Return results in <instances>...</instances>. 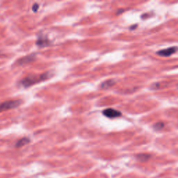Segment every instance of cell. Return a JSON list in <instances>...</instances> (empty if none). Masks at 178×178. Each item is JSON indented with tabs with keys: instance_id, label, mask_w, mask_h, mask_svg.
Listing matches in <instances>:
<instances>
[{
	"instance_id": "1",
	"label": "cell",
	"mask_w": 178,
	"mask_h": 178,
	"mask_svg": "<svg viewBox=\"0 0 178 178\" xmlns=\"http://www.w3.org/2000/svg\"><path fill=\"white\" fill-rule=\"evenodd\" d=\"M49 73H45L39 75H29L25 77L20 82V84L24 88H28L32 85L45 81L49 78Z\"/></svg>"
},
{
	"instance_id": "2",
	"label": "cell",
	"mask_w": 178,
	"mask_h": 178,
	"mask_svg": "<svg viewBox=\"0 0 178 178\" xmlns=\"http://www.w3.org/2000/svg\"><path fill=\"white\" fill-rule=\"evenodd\" d=\"M22 102L20 100H9L0 104V112L5 111L7 110L16 109V108L20 106Z\"/></svg>"
},
{
	"instance_id": "3",
	"label": "cell",
	"mask_w": 178,
	"mask_h": 178,
	"mask_svg": "<svg viewBox=\"0 0 178 178\" xmlns=\"http://www.w3.org/2000/svg\"><path fill=\"white\" fill-rule=\"evenodd\" d=\"M102 114H103L106 117L109 118H116L120 117L122 115L121 112L117 111L116 109H111V108L104 110V111H102Z\"/></svg>"
},
{
	"instance_id": "4",
	"label": "cell",
	"mask_w": 178,
	"mask_h": 178,
	"mask_svg": "<svg viewBox=\"0 0 178 178\" xmlns=\"http://www.w3.org/2000/svg\"><path fill=\"white\" fill-rule=\"evenodd\" d=\"M177 51H178L177 47H171L167 49L159 50V52H157V54L161 56L166 57V56H170V55H172L173 54H175V52H177Z\"/></svg>"
},
{
	"instance_id": "5",
	"label": "cell",
	"mask_w": 178,
	"mask_h": 178,
	"mask_svg": "<svg viewBox=\"0 0 178 178\" xmlns=\"http://www.w3.org/2000/svg\"><path fill=\"white\" fill-rule=\"evenodd\" d=\"M35 54H31V55H29V56H26L24 57H22L20 59L18 60V64L20 65H24V64H29V63L35 60Z\"/></svg>"
},
{
	"instance_id": "6",
	"label": "cell",
	"mask_w": 178,
	"mask_h": 178,
	"mask_svg": "<svg viewBox=\"0 0 178 178\" xmlns=\"http://www.w3.org/2000/svg\"><path fill=\"white\" fill-rule=\"evenodd\" d=\"M50 44V41H49V39L47 38L41 36L38 38V41L36 42V45L38 46L41 47H44L46 46L49 45Z\"/></svg>"
},
{
	"instance_id": "7",
	"label": "cell",
	"mask_w": 178,
	"mask_h": 178,
	"mask_svg": "<svg viewBox=\"0 0 178 178\" xmlns=\"http://www.w3.org/2000/svg\"><path fill=\"white\" fill-rule=\"evenodd\" d=\"M116 83V82L114 81V79H109V80H107V81L103 82V83L101 85V88L103 89H109V88L111 87L112 86H114V85Z\"/></svg>"
},
{
	"instance_id": "8",
	"label": "cell",
	"mask_w": 178,
	"mask_h": 178,
	"mask_svg": "<svg viewBox=\"0 0 178 178\" xmlns=\"http://www.w3.org/2000/svg\"><path fill=\"white\" fill-rule=\"evenodd\" d=\"M30 142V140L28 139V138H22V139L19 140L17 143H16V147H21L24 145L28 144Z\"/></svg>"
},
{
	"instance_id": "9",
	"label": "cell",
	"mask_w": 178,
	"mask_h": 178,
	"mask_svg": "<svg viewBox=\"0 0 178 178\" xmlns=\"http://www.w3.org/2000/svg\"><path fill=\"white\" fill-rule=\"evenodd\" d=\"M150 156L147 154H139L138 155V159H139L140 161H142V162H144V161H146L149 159Z\"/></svg>"
},
{
	"instance_id": "10",
	"label": "cell",
	"mask_w": 178,
	"mask_h": 178,
	"mask_svg": "<svg viewBox=\"0 0 178 178\" xmlns=\"http://www.w3.org/2000/svg\"><path fill=\"white\" fill-rule=\"evenodd\" d=\"M164 124L163 123V122H157V123H156L154 125V127L155 129L160 130L164 127Z\"/></svg>"
},
{
	"instance_id": "11",
	"label": "cell",
	"mask_w": 178,
	"mask_h": 178,
	"mask_svg": "<svg viewBox=\"0 0 178 178\" xmlns=\"http://www.w3.org/2000/svg\"><path fill=\"white\" fill-rule=\"evenodd\" d=\"M38 9H39V6L38 4H35L33 6V7H32V10H33L34 12H37Z\"/></svg>"
},
{
	"instance_id": "12",
	"label": "cell",
	"mask_w": 178,
	"mask_h": 178,
	"mask_svg": "<svg viewBox=\"0 0 178 178\" xmlns=\"http://www.w3.org/2000/svg\"><path fill=\"white\" fill-rule=\"evenodd\" d=\"M177 88H178V86H177Z\"/></svg>"
}]
</instances>
